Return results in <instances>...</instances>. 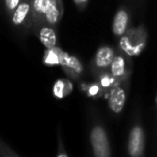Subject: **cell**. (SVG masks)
Instances as JSON below:
<instances>
[{
  "label": "cell",
  "instance_id": "5",
  "mask_svg": "<svg viewBox=\"0 0 157 157\" xmlns=\"http://www.w3.org/2000/svg\"><path fill=\"white\" fill-rule=\"evenodd\" d=\"M129 80L130 78L120 81L108 94V105L114 114H120L124 109L129 90Z\"/></svg>",
  "mask_w": 157,
  "mask_h": 157
},
{
  "label": "cell",
  "instance_id": "3",
  "mask_svg": "<svg viewBox=\"0 0 157 157\" xmlns=\"http://www.w3.org/2000/svg\"><path fill=\"white\" fill-rule=\"evenodd\" d=\"M115 52V48L108 44H103L97 48L96 53L90 61V71L95 78H97L102 72L109 71Z\"/></svg>",
  "mask_w": 157,
  "mask_h": 157
},
{
  "label": "cell",
  "instance_id": "4",
  "mask_svg": "<svg viewBox=\"0 0 157 157\" xmlns=\"http://www.w3.org/2000/svg\"><path fill=\"white\" fill-rule=\"evenodd\" d=\"M127 152L131 157H141L145 154V132L140 121L136 122L130 128L127 141Z\"/></svg>",
  "mask_w": 157,
  "mask_h": 157
},
{
  "label": "cell",
  "instance_id": "18",
  "mask_svg": "<svg viewBox=\"0 0 157 157\" xmlns=\"http://www.w3.org/2000/svg\"><path fill=\"white\" fill-rule=\"evenodd\" d=\"M0 155L1 156H20V154L14 152L7 143L0 140Z\"/></svg>",
  "mask_w": 157,
  "mask_h": 157
},
{
  "label": "cell",
  "instance_id": "9",
  "mask_svg": "<svg viewBox=\"0 0 157 157\" xmlns=\"http://www.w3.org/2000/svg\"><path fill=\"white\" fill-rule=\"evenodd\" d=\"M130 13L125 7H121L116 11L112 22V33L116 38H121L129 29Z\"/></svg>",
  "mask_w": 157,
  "mask_h": 157
},
{
  "label": "cell",
  "instance_id": "6",
  "mask_svg": "<svg viewBox=\"0 0 157 157\" xmlns=\"http://www.w3.org/2000/svg\"><path fill=\"white\" fill-rule=\"evenodd\" d=\"M110 72L117 81H123L126 78H130L132 73V61L131 57L125 54L124 52L116 48L115 55L110 66Z\"/></svg>",
  "mask_w": 157,
  "mask_h": 157
},
{
  "label": "cell",
  "instance_id": "14",
  "mask_svg": "<svg viewBox=\"0 0 157 157\" xmlns=\"http://www.w3.org/2000/svg\"><path fill=\"white\" fill-rule=\"evenodd\" d=\"M63 52V50H61L59 46L45 48L43 57H42V63L45 66H48V67H52V66H60Z\"/></svg>",
  "mask_w": 157,
  "mask_h": 157
},
{
  "label": "cell",
  "instance_id": "12",
  "mask_svg": "<svg viewBox=\"0 0 157 157\" xmlns=\"http://www.w3.org/2000/svg\"><path fill=\"white\" fill-rule=\"evenodd\" d=\"M40 42L45 46V48H51L57 46V33L56 28L48 24H43L35 31Z\"/></svg>",
  "mask_w": 157,
  "mask_h": 157
},
{
  "label": "cell",
  "instance_id": "7",
  "mask_svg": "<svg viewBox=\"0 0 157 157\" xmlns=\"http://www.w3.org/2000/svg\"><path fill=\"white\" fill-rule=\"evenodd\" d=\"M11 23L15 28L27 33L31 28V6L30 0H22L18 7L10 16Z\"/></svg>",
  "mask_w": 157,
  "mask_h": 157
},
{
  "label": "cell",
  "instance_id": "19",
  "mask_svg": "<svg viewBox=\"0 0 157 157\" xmlns=\"http://www.w3.org/2000/svg\"><path fill=\"white\" fill-rule=\"evenodd\" d=\"M57 143H58V150H57L56 156L57 157H68L69 156L68 152L65 150V146H63V139L59 138V133H58V140H57Z\"/></svg>",
  "mask_w": 157,
  "mask_h": 157
},
{
  "label": "cell",
  "instance_id": "2",
  "mask_svg": "<svg viewBox=\"0 0 157 157\" xmlns=\"http://www.w3.org/2000/svg\"><path fill=\"white\" fill-rule=\"evenodd\" d=\"M90 142L93 154L96 157H110L112 154L109 136L100 123L93 124L90 132Z\"/></svg>",
  "mask_w": 157,
  "mask_h": 157
},
{
  "label": "cell",
  "instance_id": "8",
  "mask_svg": "<svg viewBox=\"0 0 157 157\" xmlns=\"http://www.w3.org/2000/svg\"><path fill=\"white\" fill-rule=\"evenodd\" d=\"M60 67L63 68L68 78L72 81L80 80L84 73V66L81 63V60L76 56H73L65 51L63 52V56H61Z\"/></svg>",
  "mask_w": 157,
  "mask_h": 157
},
{
  "label": "cell",
  "instance_id": "11",
  "mask_svg": "<svg viewBox=\"0 0 157 157\" xmlns=\"http://www.w3.org/2000/svg\"><path fill=\"white\" fill-rule=\"evenodd\" d=\"M50 0H30L31 6V30L35 33L41 25L44 24V15Z\"/></svg>",
  "mask_w": 157,
  "mask_h": 157
},
{
  "label": "cell",
  "instance_id": "1",
  "mask_svg": "<svg viewBox=\"0 0 157 157\" xmlns=\"http://www.w3.org/2000/svg\"><path fill=\"white\" fill-rule=\"evenodd\" d=\"M147 30L144 25L129 27L128 30L120 38L117 48L130 57L139 56L147 44Z\"/></svg>",
  "mask_w": 157,
  "mask_h": 157
},
{
  "label": "cell",
  "instance_id": "10",
  "mask_svg": "<svg viewBox=\"0 0 157 157\" xmlns=\"http://www.w3.org/2000/svg\"><path fill=\"white\" fill-rule=\"evenodd\" d=\"M63 14V0H50L44 15V24L57 28Z\"/></svg>",
  "mask_w": 157,
  "mask_h": 157
},
{
  "label": "cell",
  "instance_id": "17",
  "mask_svg": "<svg viewBox=\"0 0 157 157\" xmlns=\"http://www.w3.org/2000/svg\"><path fill=\"white\" fill-rule=\"evenodd\" d=\"M22 0H5V10L7 15L11 16L12 13L14 12V10L18 7V5L21 3Z\"/></svg>",
  "mask_w": 157,
  "mask_h": 157
},
{
  "label": "cell",
  "instance_id": "15",
  "mask_svg": "<svg viewBox=\"0 0 157 157\" xmlns=\"http://www.w3.org/2000/svg\"><path fill=\"white\" fill-rule=\"evenodd\" d=\"M96 80H97V82L101 85V87H102L103 92H105V98H107L108 94H109V92L111 90V88H113L114 86L120 82V81H117L113 75H112L111 72H110V70L109 71H105V72L100 73L96 78Z\"/></svg>",
  "mask_w": 157,
  "mask_h": 157
},
{
  "label": "cell",
  "instance_id": "13",
  "mask_svg": "<svg viewBox=\"0 0 157 157\" xmlns=\"http://www.w3.org/2000/svg\"><path fill=\"white\" fill-rule=\"evenodd\" d=\"M73 90V84L71 80L58 78L53 85V95L56 99H63L69 96Z\"/></svg>",
  "mask_w": 157,
  "mask_h": 157
},
{
  "label": "cell",
  "instance_id": "16",
  "mask_svg": "<svg viewBox=\"0 0 157 157\" xmlns=\"http://www.w3.org/2000/svg\"><path fill=\"white\" fill-rule=\"evenodd\" d=\"M81 90L90 98H99V97H105V92H103L101 85L98 82L94 83H81Z\"/></svg>",
  "mask_w": 157,
  "mask_h": 157
},
{
  "label": "cell",
  "instance_id": "21",
  "mask_svg": "<svg viewBox=\"0 0 157 157\" xmlns=\"http://www.w3.org/2000/svg\"><path fill=\"white\" fill-rule=\"evenodd\" d=\"M155 110H156V114H157V95H156V99H155Z\"/></svg>",
  "mask_w": 157,
  "mask_h": 157
},
{
  "label": "cell",
  "instance_id": "20",
  "mask_svg": "<svg viewBox=\"0 0 157 157\" xmlns=\"http://www.w3.org/2000/svg\"><path fill=\"white\" fill-rule=\"evenodd\" d=\"M88 2H90V0H73V3L80 11H83L87 7Z\"/></svg>",
  "mask_w": 157,
  "mask_h": 157
}]
</instances>
